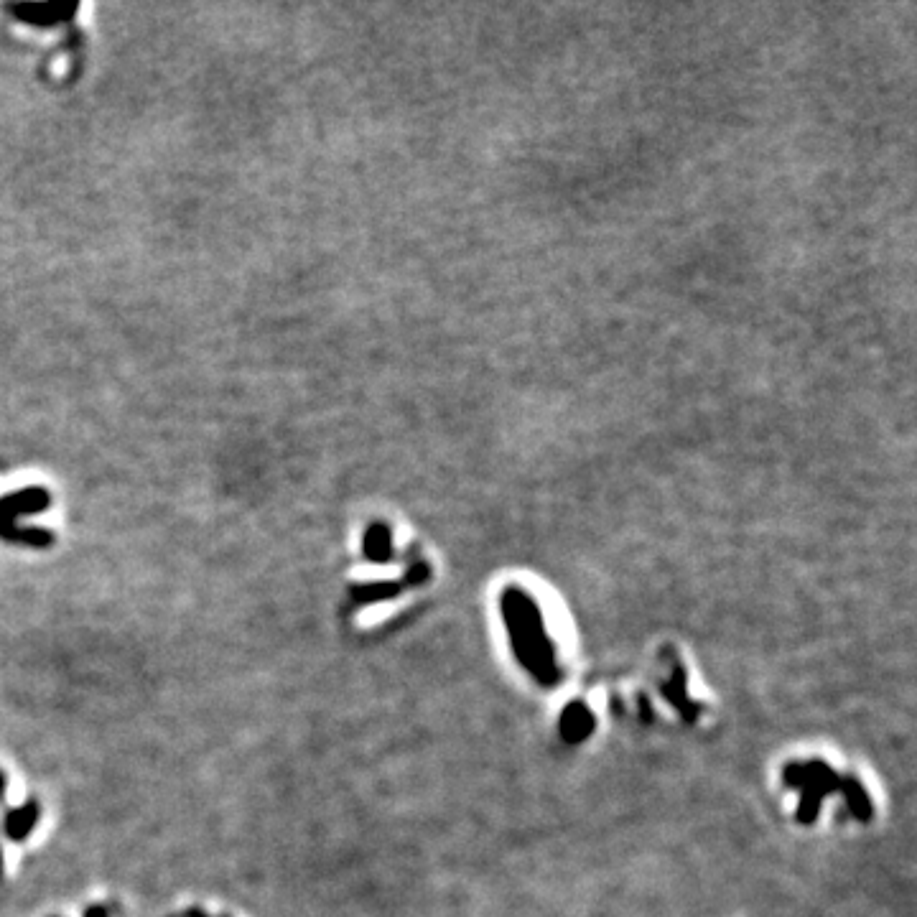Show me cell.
<instances>
[{
    "label": "cell",
    "instance_id": "cell-4",
    "mask_svg": "<svg viewBox=\"0 0 917 917\" xmlns=\"http://www.w3.org/2000/svg\"><path fill=\"white\" fill-rule=\"evenodd\" d=\"M0 872H3V859H0Z\"/></svg>",
    "mask_w": 917,
    "mask_h": 917
},
{
    "label": "cell",
    "instance_id": "cell-1",
    "mask_svg": "<svg viewBox=\"0 0 917 917\" xmlns=\"http://www.w3.org/2000/svg\"><path fill=\"white\" fill-rule=\"evenodd\" d=\"M36 818H39V808L36 803H26L21 808H13L8 811L6 818V833L11 841H26L29 839L31 828L36 826Z\"/></svg>",
    "mask_w": 917,
    "mask_h": 917
},
{
    "label": "cell",
    "instance_id": "cell-3",
    "mask_svg": "<svg viewBox=\"0 0 917 917\" xmlns=\"http://www.w3.org/2000/svg\"><path fill=\"white\" fill-rule=\"evenodd\" d=\"M6 798V775L0 772V800Z\"/></svg>",
    "mask_w": 917,
    "mask_h": 917
},
{
    "label": "cell",
    "instance_id": "cell-2",
    "mask_svg": "<svg viewBox=\"0 0 917 917\" xmlns=\"http://www.w3.org/2000/svg\"><path fill=\"white\" fill-rule=\"evenodd\" d=\"M85 917H107V912L102 910V907H90Z\"/></svg>",
    "mask_w": 917,
    "mask_h": 917
}]
</instances>
